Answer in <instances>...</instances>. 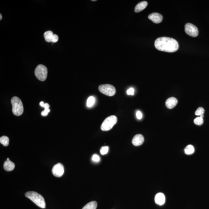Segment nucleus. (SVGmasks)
Returning <instances> with one entry per match:
<instances>
[{
    "instance_id": "2f4dec72",
    "label": "nucleus",
    "mask_w": 209,
    "mask_h": 209,
    "mask_svg": "<svg viewBox=\"0 0 209 209\" xmlns=\"http://www.w3.org/2000/svg\"><path fill=\"white\" fill-rule=\"evenodd\" d=\"M92 1H96V0H92Z\"/></svg>"
},
{
    "instance_id": "aec40b11",
    "label": "nucleus",
    "mask_w": 209,
    "mask_h": 209,
    "mask_svg": "<svg viewBox=\"0 0 209 209\" xmlns=\"http://www.w3.org/2000/svg\"><path fill=\"white\" fill-rule=\"evenodd\" d=\"M203 118H201L200 117H197L194 119V122L197 125H201L203 123Z\"/></svg>"
},
{
    "instance_id": "412c9836",
    "label": "nucleus",
    "mask_w": 209,
    "mask_h": 209,
    "mask_svg": "<svg viewBox=\"0 0 209 209\" xmlns=\"http://www.w3.org/2000/svg\"><path fill=\"white\" fill-rule=\"evenodd\" d=\"M204 109H203V108L202 107H199L197 109L196 111L195 112V115L198 116H201L203 115L204 113Z\"/></svg>"
},
{
    "instance_id": "2eb2a0df",
    "label": "nucleus",
    "mask_w": 209,
    "mask_h": 209,
    "mask_svg": "<svg viewBox=\"0 0 209 209\" xmlns=\"http://www.w3.org/2000/svg\"><path fill=\"white\" fill-rule=\"evenodd\" d=\"M53 32L51 31H47L44 33V37L46 41L48 42H52V37L54 35Z\"/></svg>"
},
{
    "instance_id": "bb28decb",
    "label": "nucleus",
    "mask_w": 209,
    "mask_h": 209,
    "mask_svg": "<svg viewBox=\"0 0 209 209\" xmlns=\"http://www.w3.org/2000/svg\"><path fill=\"white\" fill-rule=\"evenodd\" d=\"M136 115H137V118H138V119H141L142 118L143 115L142 113L140 111H138L137 112Z\"/></svg>"
},
{
    "instance_id": "dca6fc26",
    "label": "nucleus",
    "mask_w": 209,
    "mask_h": 209,
    "mask_svg": "<svg viewBox=\"0 0 209 209\" xmlns=\"http://www.w3.org/2000/svg\"><path fill=\"white\" fill-rule=\"evenodd\" d=\"M97 206V202L95 201H92L87 204L82 209H96Z\"/></svg>"
},
{
    "instance_id": "7ed1b4c3",
    "label": "nucleus",
    "mask_w": 209,
    "mask_h": 209,
    "mask_svg": "<svg viewBox=\"0 0 209 209\" xmlns=\"http://www.w3.org/2000/svg\"><path fill=\"white\" fill-rule=\"evenodd\" d=\"M11 103L13 106L12 111L13 114L17 116L21 115L23 112V106L20 98L14 97L12 98Z\"/></svg>"
},
{
    "instance_id": "4be33fe9",
    "label": "nucleus",
    "mask_w": 209,
    "mask_h": 209,
    "mask_svg": "<svg viewBox=\"0 0 209 209\" xmlns=\"http://www.w3.org/2000/svg\"><path fill=\"white\" fill-rule=\"evenodd\" d=\"M109 151V147L107 146H103L101 148L100 153L102 155L106 154Z\"/></svg>"
},
{
    "instance_id": "a211bd4d",
    "label": "nucleus",
    "mask_w": 209,
    "mask_h": 209,
    "mask_svg": "<svg viewBox=\"0 0 209 209\" xmlns=\"http://www.w3.org/2000/svg\"><path fill=\"white\" fill-rule=\"evenodd\" d=\"M0 143L4 146H7L9 144V138L6 136H2L0 138Z\"/></svg>"
},
{
    "instance_id": "20e7f679",
    "label": "nucleus",
    "mask_w": 209,
    "mask_h": 209,
    "mask_svg": "<svg viewBox=\"0 0 209 209\" xmlns=\"http://www.w3.org/2000/svg\"><path fill=\"white\" fill-rule=\"evenodd\" d=\"M117 117L115 115L110 116L104 121L101 125V129L103 131L110 130L117 123Z\"/></svg>"
},
{
    "instance_id": "9b49d317",
    "label": "nucleus",
    "mask_w": 209,
    "mask_h": 209,
    "mask_svg": "<svg viewBox=\"0 0 209 209\" xmlns=\"http://www.w3.org/2000/svg\"><path fill=\"white\" fill-rule=\"evenodd\" d=\"M165 198L164 194L159 192L155 196V201L156 204L161 206L165 203Z\"/></svg>"
},
{
    "instance_id": "b1692460",
    "label": "nucleus",
    "mask_w": 209,
    "mask_h": 209,
    "mask_svg": "<svg viewBox=\"0 0 209 209\" xmlns=\"http://www.w3.org/2000/svg\"><path fill=\"white\" fill-rule=\"evenodd\" d=\"M134 88H129V89L127 91V94L128 95H134Z\"/></svg>"
},
{
    "instance_id": "c756f323",
    "label": "nucleus",
    "mask_w": 209,
    "mask_h": 209,
    "mask_svg": "<svg viewBox=\"0 0 209 209\" xmlns=\"http://www.w3.org/2000/svg\"><path fill=\"white\" fill-rule=\"evenodd\" d=\"M0 17H0V20H2V15H1V14H0Z\"/></svg>"
},
{
    "instance_id": "6e6552de",
    "label": "nucleus",
    "mask_w": 209,
    "mask_h": 209,
    "mask_svg": "<svg viewBox=\"0 0 209 209\" xmlns=\"http://www.w3.org/2000/svg\"><path fill=\"white\" fill-rule=\"evenodd\" d=\"M52 172L54 176L58 177H60L64 173V166L60 163H58L54 166Z\"/></svg>"
},
{
    "instance_id": "0eeeda50",
    "label": "nucleus",
    "mask_w": 209,
    "mask_h": 209,
    "mask_svg": "<svg viewBox=\"0 0 209 209\" xmlns=\"http://www.w3.org/2000/svg\"><path fill=\"white\" fill-rule=\"evenodd\" d=\"M185 32L190 36L192 37H196L199 33L197 27L193 24L191 23H187L185 26Z\"/></svg>"
},
{
    "instance_id": "473e14b6",
    "label": "nucleus",
    "mask_w": 209,
    "mask_h": 209,
    "mask_svg": "<svg viewBox=\"0 0 209 209\" xmlns=\"http://www.w3.org/2000/svg\"><path fill=\"white\" fill-rule=\"evenodd\" d=\"M7 160H9V158H8L7 159Z\"/></svg>"
},
{
    "instance_id": "c85d7f7f",
    "label": "nucleus",
    "mask_w": 209,
    "mask_h": 209,
    "mask_svg": "<svg viewBox=\"0 0 209 209\" xmlns=\"http://www.w3.org/2000/svg\"><path fill=\"white\" fill-rule=\"evenodd\" d=\"M44 104H45V103H44V102H41L40 103V106H41V107H43V106H44Z\"/></svg>"
},
{
    "instance_id": "cd10ccee",
    "label": "nucleus",
    "mask_w": 209,
    "mask_h": 209,
    "mask_svg": "<svg viewBox=\"0 0 209 209\" xmlns=\"http://www.w3.org/2000/svg\"><path fill=\"white\" fill-rule=\"evenodd\" d=\"M49 107H50V106H49V104H48V103H45V104H44V106H43V107L44 108H45V109H46V108L49 109Z\"/></svg>"
},
{
    "instance_id": "423d86ee",
    "label": "nucleus",
    "mask_w": 209,
    "mask_h": 209,
    "mask_svg": "<svg viewBox=\"0 0 209 209\" xmlns=\"http://www.w3.org/2000/svg\"><path fill=\"white\" fill-rule=\"evenodd\" d=\"M98 89L102 94L108 96H113L116 93L115 88L109 84L100 85L98 87Z\"/></svg>"
},
{
    "instance_id": "f8f14e48",
    "label": "nucleus",
    "mask_w": 209,
    "mask_h": 209,
    "mask_svg": "<svg viewBox=\"0 0 209 209\" xmlns=\"http://www.w3.org/2000/svg\"><path fill=\"white\" fill-rule=\"evenodd\" d=\"M177 103V100L176 98L172 97L167 99L165 102V105L168 109H172L176 106Z\"/></svg>"
},
{
    "instance_id": "9d476101",
    "label": "nucleus",
    "mask_w": 209,
    "mask_h": 209,
    "mask_svg": "<svg viewBox=\"0 0 209 209\" xmlns=\"http://www.w3.org/2000/svg\"><path fill=\"white\" fill-rule=\"evenodd\" d=\"M144 138L142 135L138 134L136 135L132 140V142L133 145L135 146H139L143 143Z\"/></svg>"
},
{
    "instance_id": "393cba45",
    "label": "nucleus",
    "mask_w": 209,
    "mask_h": 209,
    "mask_svg": "<svg viewBox=\"0 0 209 209\" xmlns=\"http://www.w3.org/2000/svg\"><path fill=\"white\" fill-rule=\"evenodd\" d=\"M50 111V109L48 108L45 109V110L44 111H43L41 112V115L43 116H46L48 115V113Z\"/></svg>"
},
{
    "instance_id": "ddd939ff",
    "label": "nucleus",
    "mask_w": 209,
    "mask_h": 209,
    "mask_svg": "<svg viewBox=\"0 0 209 209\" xmlns=\"http://www.w3.org/2000/svg\"><path fill=\"white\" fill-rule=\"evenodd\" d=\"M4 168L7 171H11L15 168V164L14 163L10 160H7L4 164Z\"/></svg>"
},
{
    "instance_id": "4468645a",
    "label": "nucleus",
    "mask_w": 209,
    "mask_h": 209,
    "mask_svg": "<svg viewBox=\"0 0 209 209\" xmlns=\"http://www.w3.org/2000/svg\"><path fill=\"white\" fill-rule=\"evenodd\" d=\"M148 5V2L146 1H142L139 3L135 7V12L136 13H139V12L142 11L144 9L146 8Z\"/></svg>"
},
{
    "instance_id": "7c9ffc66",
    "label": "nucleus",
    "mask_w": 209,
    "mask_h": 209,
    "mask_svg": "<svg viewBox=\"0 0 209 209\" xmlns=\"http://www.w3.org/2000/svg\"><path fill=\"white\" fill-rule=\"evenodd\" d=\"M200 117H201V118H203L204 117L203 115H202L200 116Z\"/></svg>"
},
{
    "instance_id": "f03ea898",
    "label": "nucleus",
    "mask_w": 209,
    "mask_h": 209,
    "mask_svg": "<svg viewBox=\"0 0 209 209\" xmlns=\"http://www.w3.org/2000/svg\"><path fill=\"white\" fill-rule=\"evenodd\" d=\"M25 196L29 198L35 204L41 207L45 208L46 204L44 197L40 194L34 191H28L25 194Z\"/></svg>"
},
{
    "instance_id": "f3484780",
    "label": "nucleus",
    "mask_w": 209,
    "mask_h": 209,
    "mask_svg": "<svg viewBox=\"0 0 209 209\" xmlns=\"http://www.w3.org/2000/svg\"><path fill=\"white\" fill-rule=\"evenodd\" d=\"M195 150L194 146L190 145H187L184 149L185 153L188 155L192 154L195 152Z\"/></svg>"
},
{
    "instance_id": "a878e982",
    "label": "nucleus",
    "mask_w": 209,
    "mask_h": 209,
    "mask_svg": "<svg viewBox=\"0 0 209 209\" xmlns=\"http://www.w3.org/2000/svg\"><path fill=\"white\" fill-rule=\"evenodd\" d=\"M59 40V37L57 35L54 34L52 37V43H56Z\"/></svg>"
},
{
    "instance_id": "f257e3e1",
    "label": "nucleus",
    "mask_w": 209,
    "mask_h": 209,
    "mask_svg": "<svg viewBox=\"0 0 209 209\" xmlns=\"http://www.w3.org/2000/svg\"><path fill=\"white\" fill-rule=\"evenodd\" d=\"M155 46L159 51L167 52H174L178 50V43L175 39L168 37H161L156 39Z\"/></svg>"
},
{
    "instance_id": "5701e85b",
    "label": "nucleus",
    "mask_w": 209,
    "mask_h": 209,
    "mask_svg": "<svg viewBox=\"0 0 209 209\" xmlns=\"http://www.w3.org/2000/svg\"><path fill=\"white\" fill-rule=\"evenodd\" d=\"M92 160L93 161L96 162H98L100 160V158L99 156L97 154H94L93 155L92 157Z\"/></svg>"
},
{
    "instance_id": "39448f33",
    "label": "nucleus",
    "mask_w": 209,
    "mask_h": 209,
    "mask_svg": "<svg viewBox=\"0 0 209 209\" xmlns=\"http://www.w3.org/2000/svg\"><path fill=\"white\" fill-rule=\"evenodd\" d=\"M48 70L45 66L39 64L35 69V75L38 80L44 81L48 76Z\"/></svg>"
},
{
    "instance_id": "1a4fd4ad",
    "label": "nucleus",
    "mask_w": 209,
    "mask_h": 209,
    "mask_svg": "<svg viewBox=\"0 0 209 209\" xmlns=\"http://www.w3.org/2000/svg\"><path fill=\"white\" fill-rule=\"evenodd\" d=\"M148 18L155 23L158 24L162 21L163 17L158 13H154L148 16Z\"/></svg>"
},
{
    "instance_id": "6ab92c4d",
    "label": "nucleus",
    "mask_w": 209,
    "mask_h": 209,
    "mask_svg": "<svg viewBox=\"0 0 209 209\" xmlns=\"http://www.w3.org/2000/svg\"><path fill=\"white\" fill-rule=\"evenodd\" d=\"M95 102V98L94 97H90L87 100V106L89 107H91L94 105Z\"/></svg>"
}]
</instances>
